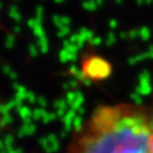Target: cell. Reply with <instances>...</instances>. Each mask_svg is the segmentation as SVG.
Listing matches in <instances>:
<instances>
[{
    "mask_svg": "<svg viewBox=\"0 0 153 153\" xmlns=\"http://www.w3.org/2000/svg\"><path fill=\"white\" fill-rule=\"evenodd\" d=\"M153 111L137 103L102 104L74 131L66 153H150Z\"/></svg>",
    "mask_w": 153,
    "mask_h": 153,
    "instance_id": "cell-1",
    "label": "cell"
},
{
    "mask_svg": "<svg viewBox=\"0 0 153 153\" xmlns=\"http://www.w3.org/2000/svg\"><path fill=\"white\" fill-rule=\"evenodd\" d=\"M149 150H150V153H153V131L150 136V141H149Z\"/></svg>",
    "mask_w": 153,
    "mask_h": 153,
    "instance_id": "cell-3",
    "label": "cell"
},
{
    "mask_svg": "<svg viewBox=\"0 0 153 153\" xmlns=\"http://www.w3.org/2000/svg\"><path fill=\"white\" fill-rule=\"evenodd\" d=\"M111 66L108 61L99 56H88L82 62L83 75L88 79H103L109 76Z\"/></svg>",
    "mask_w": 153,
    "mask_h": 153,
    "instance_id": "cell-2",
    "label": "cell"
},
{
    "mask_svg": "<svg viewBox=\"0 0 153 153\" xmlns=\"http://www.w3.org/2000/svg\"><path fill=\"white\" fill-rule=\"evenodd\" d=\"M152 102H153V94H152Z\"/></svg>",
    "mask_w": 153,
    "mask_h": 153,
    "instance_id": "cell-4",
    "label": "cell"
}]
</instances>
